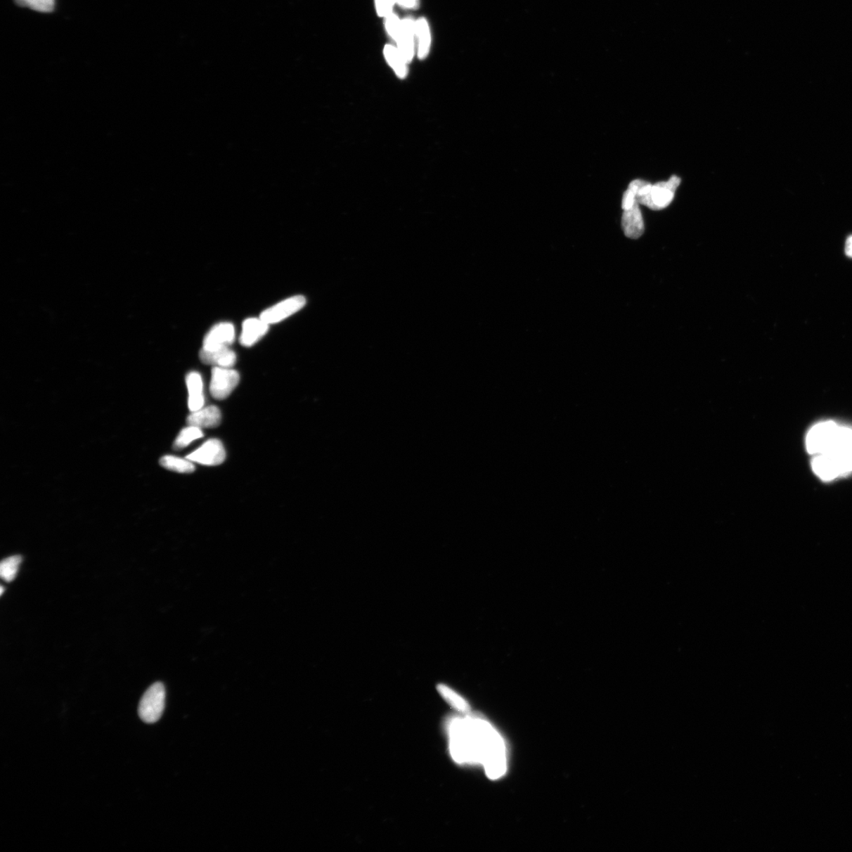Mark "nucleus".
<instances>
[{"label": "nucleus", "mask_w": 852, "mask_h": 852, "mask_svg": "<svg viewBox=\"0 0 852 852\" xmlns=\"http://www.w3.org/2000/svg\"><path fill=\"white\" fill-rule=\"evenodd\" d=\"M450 751L460 764H482L483 739L479 718H455L449 724Z\"/></svg>", "instance_id": "obj_1"}, {"label": "nucleus", "mask_w": 852, "mask_h": 852, "mask_svg": "<svg viewBox=\"0 0 852 852\" xmlns=\"http://www.w3.org/2000/svg\"><path fill=\"white\" fill-rule=\"evenodd\" d=\"M680 183L681 179L676 176L655 184L644 181L637 193L638 202L651 210L659 211L666 209L673 202L676 191Z\"/></svg>", "instance_id": "obj_2"}, {"label": "nucleus", "mask_w": 852, "mask_h": 852, "mask_svg": "<svg viewBox=\"0 0 852 852\" xmlns=\"http://www.w3.org/2000/svg\"><path fill=\"white\" fill-rule=\"evenodd\" d=\"M836 464L841 477L852 472V429L841 426L834 442L825 453Z\"/></svg>", "instance_id": "obj_3"}, {"label": "nucleus", "mask_w": 852, "mask_h": 852, "mask_svg": "<svg viewBox=\"0 0 852 852\" xmlns=\"http://www.w3.org/2000/svg\"><path fill=\"white\" fill-rule=\"evenodd\" d=\"M840 427V425L832 421L822 422L813 426L806 439L809 454L817 456L825 453L835 440Z\"/></svg>", "instance_id": "obj_4"}, {"label": "nucleus", "mask_w": 852, "mask_h": 852, "mask_svg": "<svg viewBox=\"0 0 852 852\" xmlns=\"http://www.w3.org/2000/svg\"><path fill=\"white\" fill-rule=\"evenodd\" d=\"M165 688L163 683H155L148 688L140 702L138 713L148 724L157 722L162 716L165 706Z\"/></svg>", "instance_id": "obj_5"}, {"label": "nucleus", "mask_w": 852, "mask_h": 852, "mask_svg": "<svg viewBox=\"0 0 852 852\" xmlns=\"http://www.w3.org/2000/svg\"><path fill=\"white\" fill-rule=\"evenodd\" d=\"M240 374L231 368L213 367L210 393L218 400L227 399L240 383Z\"/></svg>", "instance_id": "obj_6"}, {"label": "nucleus", "mask_w": 852, "mask_h": 852, "mask_svg": "<svg viewBox=\"0 0 852 852\" xmlns=\"http://www.w3.org/2000/svg\"><path fill=\"white\" fill-rule=\"evenodd\" d=\"M306 300L304 296L296 295L277 303L275 306L264 311L260 318L267 324H276L290 317L305 306Z\"/></svg>", "instance_id": "obj_7"}, {"label": "nucleus", "mask_w": 852, "mask_h": 852, "mask_svg": "<svg viewBox=\"0 0 852 852\" xmlns=\"http://www.w3.org/2000/svg\"><path fill=\"white\" fill-rule=\"evenodd\" d=\"M225 458L226 453L222 442L217 439H211L187 456L186 459L205 466H217L224 462Z\"/></svg>", "instance_id": "obj_8"}, {"label": "nucleus", "mask_w": 852, "mask_h": 852, "mask_svg": "<svg viewBox=\"0 0 852 852\" xmlns=\"http://www.w3.org/2000/svg\"><path fill=\"white\" fill-rule=\"evenodd\" d=\"M235 329L231 323L224 322L213 327L205 335L203 341L204 349L212 350L217 348L230 347L234 343Z\"/></svg>", "instance_id": "obj_9"}, {"label": "nucleus", "mask_w": 852, "mask_h": 852, "mask_svg": "<svg viewBox=\"0 0 852 852\" xmlns=\"http://www.w3.org/2000/svg\"><path fill=\"white\" fill-rule=\"evenodd\" d=\"M621 226L625 236L632 240H637L643 235L644 219L638 200L631 208L624 210Z\"/></svg>", "instance_id": "obj_10"}, {"label": "nucleus", "mask_w": 852, "mask_h": 852, "mask_svg": "<svg viewBox=\"0 0 852 852\" xmlns=\"http://www.w3.org/2000/svg\"><path fill=\"white\" fill-rule=\"evenodd\" d=\"M200 359L205 365L214 367L232 368L236 363V354L230 347L217 348L207 350L202 348L199 354Z\"/></svg>", "instance_id": "obj_11"}, {"label": "nucleus", "mask_w": 852, "mask_h": 852, "mask_svg": "<svg viewBox=\"0 0 852 852\" xmlns=\"http://www.w3.org/2000/svg\"><path fill=\"white\" fill-rule=\"evenodd\" d=\"M269 326L261 318L247 319L243 324L241 344L247 347L254 346L266 335Z\"/></svg>", "instance_id": "obj_12"}, {"label": "nucleus", "mask_w": 852, "mask_h": 852, "mask_svg": "<svg viewBox=\"0 0 852 852\" xmlns=\"http://www.w3.org/2000/svg\"><path fill=\"white\" fill-rule=\"evenodd\" d=\"M186 421L189 425L196 426L200 429L216 428L221 424V413L217 406H210L192 412Z\"/></svg>", "instance_id": "obj_13"}, {"label": "nucleus", "mask_w": 852, "mask_h": 852, "mask_svg": "<svg viewBox=\"0 0 852 852\" xmlns=\"http://www.w3.org/2000/svg\"><path fill=\"white\" fill-rule=\"evenodd\" d=\"M402 24V33L397 43L399 53H401L405 61L408 63L412 60L415 53L414 40L416 34V23L411 18H408L404 19Z\"/></svg>", "instance_id": "obj_14"}, {"label": "nucleus", "mask_w": 852, "mask_h": 852, "mask_svg": "<svg viewBox=\"0 0 852 852\" xmlns=\"http://www.w3.org/2000/svg\"><path fill=\"white\" fill-rule=\"evenodd\" d=\"M186 382L189 392V409L191 412L202 409L205 404V397L203 395L202 376L197 372H192L187 375Z\"/></svg>", "instance_id": "obj_15"}, {"label": "nucleus", "mask_w": 852, "mask_h": 852, "mask_svg": "<svg viewBox=\"0 0 852 852\" xmlns=\"http://www.w3.org/2000/svg\"><path fill=\"white\" fill-rule=\"evenodd\" d=\"M811 466L815 474L823 481L830 482L841 477L836 464L825 455L814 456Z\"/></svg>", "instance_id": "obj_16"}, {"label": "nucleus", "mask_w": 852, "mask_h": 852, "mask_svg": "<svg viewBox=\"0 0 852 852\" xmlns=\"http://www.w3.org/2000/svg\"><path fill=\"white\" fill-rule=\"evenodd\" d=\"M160 464L164 468L178 473L189 474L195 470V465L191 460L172 456H165L161 458Z\"/></svg>", "instance_id": "obj_17"}, {"label": "nucleus", "mask_w": 852, "mask_h": 852, "mask_svg": "<svg viewBox=\"0 0 852 852\" xmlns=\"http://www.w3.org/2000/svg\"><path fill=\"white\" fill-rule=\"evenodd\" d=\"M416 35L418 37V57L425 59L430 47V32L425 18H420L416 22Z\"/></svg>", "instance_id": "obj_18"}, {"label": "nucleus", "mask_w": 852, "mask_h": 852, "mask_svg": "<svg viewBox=\"0 0 852 852\" xmlns=\"http://www.w3.org/2000/svg\"><path fill=\"white\" fill-rule=\"evenodd\" d=\"M439 693L443 697V699L446 701L451 706L458 710L461 713L467 714L470 711V706L461 696L458 695L450 688L440 684L437 686Z\"/></svg>", "instance_id": "obj_19"}, {"label": "nucleus", "mask_w": 852, "mask_h": 852, "mask_svg": "<svg viewBox=\"0 0 852 852\" xmlns=\"http://www.w3.org/2000/svg\"><path fill=\"white\" fill-rule=\"evenodd\" d=\"M385 55L387 60H388L393 70H395L396 75L399 77H401V79H404L406 74H408V69H406V62L401 53H399V51L391 46V45H387L385 48Z\"/></svg>", "instance_id": "obj_20"}, {"label": "nucleus", "mask_w": 852, "mask_h": 852, "mask_svg": "<svg viewBox=\"0 0 852 852\" xmlns=\"http://www.w3.org/2000/svg\"><path fill=\"white\" fill-rule=\"evenodd\" d=\"M204 437L202 429L196 427V426L189 425L188 427L183 429L180 432L175 442H174L173 448L175 450H181L186 448L193 441Z\"/></svg>", "instance_id": "obj_21"}, {"label": "nucleus", "mask_w": 852, "mask_h": 852, "mask_svg": "<svg viewBox=\"0 0 852 852\" xmlns=\"http://www.w3.org/2000/svg\"><path fill=\"white\" fill-rule=\"evenodd\" d=\"M22 558L20 556H13L4 560L0 564V576L1 578L11 582L16 576L18 571L19 564H20Z\"/></svg>", "instance_id": "obj_22"}, {"label": "nucleus", "mask_w": 852, "mask_h": 852, "mask_svg": "<svg viewBox=\"0 0 852 852\" xmlns=\"http://www.w3.org/2000/svg\"><path fill=\"white\" fill-rule=\"evenodd\" d=\"M15 1L19 6L42 13H49L53 11L55 8V0H15Z\"/></svg>", "instance_id": "obj_23"}, {"label": "nucleus", "mask_w": 852, "mask_h": 852, "mask_svg": "<svg viewBox=\"0 0 852 852\" xmlns=\"http://www.w3.org/2000/svg\"><path fill=\"white\" fill-rule=\"evenodd\" d=\"M386 29L388 33L396 42L402 33L403 24L396 15L391 14L386 17Z\"/></svg>", "instance_id": "obj_24"}, {"label": "nucleus", "mask_w": 852, "mask_h": 852, "mask_svg": "<svg viewBox=\"0 0 852 852\" xmlns=\"http://www.w3.org/2000/svg\"><path fill=\"white\" fill-rule=\"evenodd\" d=\"M396 0H376L377 10L380 16H389Z\"/></svg>", "instance_id": "obj_25"}, {"label": "nucleus", "mask_w": 852, "mask_h": 852, "mask_svg": "<svg viewBox=\"0 0 852 852\" xmlns=\"http://www.w3.org/2000/svg\"><path fill=\"white\" fill-rule=\"evenodd\" d=\"M400 6H404L406 8H415L417 5V0H396Z\"/></svg>", "instance_id": "obj_26"}, {"label": "nucleus", "mask_w": 852, "mask_h": 852, "mask_svg": "<svg viewBox=\"0 0 852 852\" xmlns=\"http://www.w3.org/2000/svg\"><path fill=\"white\" fill-rule=\"evenodd\" d=\"M845 254L849 257H852V235L848 238L846 244H845Z\"/></svg>", "instance_id": "obj_27"}, {"label": "nucleus", "mask_w": 852, "mask_h": 852, "mask_svg": "<svg viewBox=\"0 0 852 852\" xmlns=\"http://www.w3.org/2000/svg\"><path fill=\"white\" fill-rule=\"evenodd\" d=\"M3 593H4V587L1 586V593H1V595H3Z\"/></svg>", "instance_id": "obj_28"}]
</instances>
